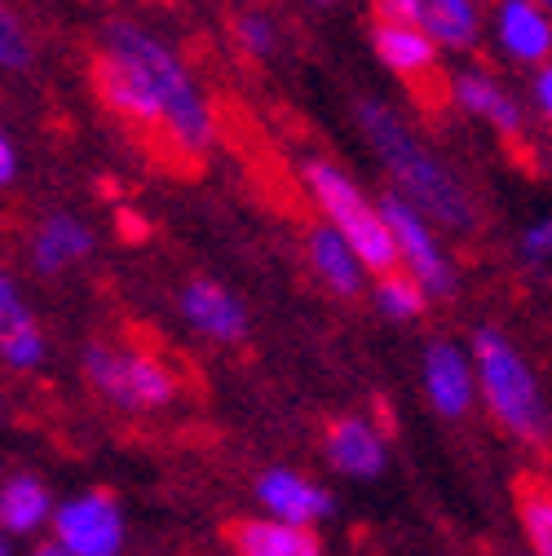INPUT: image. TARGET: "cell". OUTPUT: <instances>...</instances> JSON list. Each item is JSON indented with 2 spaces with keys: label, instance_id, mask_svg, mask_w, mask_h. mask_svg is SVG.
Here are the masks:
<instances>
[{
  "label": "cell",
  "instance_id": "obj_13",
  "mask_svg": "<svg viewBox=\"0 0 552 556\" xmlns=\"http://www.w3.org/2000/svg\"><path fill=\"white\" fill-rule=\"evenodd\" d=\"M327 464L340 472V477H354V481H372L385 472V442L380 433L359 420V415H344V420H336L327 429Z\"/></svg>",
  "mask_w": 552,
  "mask_h": 556
},
{
  "label": "cell",
  "instance_id": "obj_20",
  "mask_svg": "<svg viewBox=\"0 0 552 556\" xmlns=\"http://www.w3.org/2000/svg\"><path fill=\"white\" fill-rule=\"evenodd\" d=\"M49 513H53V500L40 477L18 472L10 481H0V530L10 539H32L49 530Z\"/></svg>",
  "mask_w": 552,
  "mask_h": 556
},
{
  "label": "cell",
  "instance_id": "obj_30",
  "mask_svg": "<svg viewBox=\"0 0 552 556\" xmlns=\"http://www.w3.org/2000/svg\"><path fill=\"white\" fill-rule=\"evenodd\" d=\"M5 552H10V534H5V530H0V556H5Z\"/></svg>",
  "mask_w": 552,
  "mask_h": 556
},
{
  "label": "cell",
  "instance_id": "obj_12",
  "mask_svg": "<svg viewBox=\"0 0 552 556\" xmlns=\"http://www.w3.org/2000/svg\"><path fill=\"white\" fill-rule=\"evenodd\" d=\"M495 40L522 66L548 62V49H552L548 10L535 5V0H500V10H495Z\"/></svg>",
  "mask_w": 552,
  "mask_h": 556
},
{
  "label": "cell",
  "instance_id": "obj_26",
  "mask_svg": "<svg viewBox=\"0 0 552 556\" xmlns=\"http://www.w3.org/2000/svg\"><path fill=\"white\" fill-rule=\"evenodd\" d=\"M522 256L530 265H543L552 256V222L548 217H535L526 230H522Z\"/></svg>",
  "mask_w": 552,
  "mask_h": 556
},
{
  "label": "cell",
  "instance_id": "obj_6",
  "mask_svg": "<svg viewBox=\"0 0 552 556\" xmlns=\"http://www.w3.org/2000/svg\"><path fill=\"white\" fill-rule=\"evenodd\" d=\"M376 207H380V217H385V226H389L398 265L425 288V296H429V301L455 296V265L447 261V252H442V243H438V226H434L411 199H402L398 190L385 194V199H376Z\"/></svg>",
  "mask_w": 552,
  "mask_h": 556
},
{
  "label": "cell",
  "instance_id": "obj_14",
  "mask_svg": "<svg viewBox=\"0 0 552 556\" xmlns=\"http://www.w3.org/2000/svg\"><path fill=\"white\" fill-rule=\"evenodd\" d=\"M305 256H310L314 278H318L327 292H336V296H359V292L367 288V265L359 261V252L344 243L327 222L305 235Z\"/></svg>",
  "mask_w": 552,
  "mask_h": 556
},
{
  "label": "cell",
  "instance_id": "obj_29",
  "mask_svg": "<svg viewBox=\"0 0 552 556\" xmlns=\"http://www.w3.org/2000/svg\"><path fill=\"white\" fill-rule=\"evenodd\" d=\"M18 177V147L10 142L5 124H0V186H10Z\"/></svg>",
  "mask_w": 552,
  "mask_h": 556
},
{
  "label": "cell",
  "instance_id": "obj_16",
  "mask_svg": "<svg viewBox=\"0 0 552 556\" xmlns=\"http://www.w3.org/2000/svg\"><path fill=\"white\" fill-rule=\"evenodd\" d=\"M230 547L243 556H318L323 539L310 526H288L279 517H248L230 526Z\"/></svg>",
  "mask_w": 552,
  "mask_h": 556
},
{
  "label": "cell",
  "instance_id": "obj_25",
  "mask_svg": "<svg viewBox=\"0 0 552 556\" xmlns=\"http://www.w3.org/2000/svg\"><path fill=\"white\" fill-rule=\"evenodd\" d=\"M235 40H239V49L248 58H269L274 49H279V31H274V23L265 14H256V10L235 18Z\"/></svg>",
  "mask_w": 552,
  "mask_h": 556
},
{
  "label": "cell",
  "instance_id": "obj_3",
  "mask_svg": "<svg viewBox=\"0 0 552 556\" xmlns=\"http://www.w3.org/2000/svg\"><path fill=\"white\" fill-rule=\"evenodd\" d=\"M468 358H473L477 397L487 402L495 420L517 442H543L548 438V397L517 344L495 327H481L468 344Z\"/></svg>",
  "mask_w": 552,
  "mask_h": 556
},
{
  "label": "cell",
  "instance_id": "obj_19",
  "mask_svg": "<svg viewBox=\"0 0 552 556\" xmlns=\"http://www.w3.org/2000/svg\"><path fill=\"white\" fill-rule=\"evenodd\" d=\"M416 27L438 49H473L481 36V10L477 0H416Z\"/></svg>",
  "mask_w": 552,
  "mask_h": 556
},
{
  "label": "cell",
  "instance_id": "obj_4",
  "mask_svg": "<svg viewBox=\"0 0 552 556\" xmlns=\"http://www.w3.org/2000/svg\"><path fill=\"white\" fill-rule=\"evenodd\" d=\"M305 186L318 203V213L327 217V226L359 252L367 274H380V269L398 265V252H393V239H389V226L380 217L376 199H367L363 186H354L350 173L327 164V160H310L305 164Z\"/></svg>",
  "mask_w": 552,
  "mask_h": 556
},
{
  "label": "cell",
  "instance_id": "obj_21",
  "mask_svg": "<svg viewBox=\"0 0 552 556\" xmlns=\"http://www.w3.org/2000/svg\"><path fill=\"white\" fill-rule=\"evenodd\" d=\"M372 301H376V309L389 318V323H416L425 309H429V296H425V288L411 278L402 265H393V269H380L376 274V283H372Z\"/></svg>",
  "mask_w": 552,
  "mask_h": 556
},
{
  "label": "cell",
  "instance_id": "obj_27",
  "mask_svg": "<svg viewBox=\"0 0 552 556\" xmlns=\"http://www.w3.org/2000/svg\"><path fill=\"white\" fill-rule=\"evenodd\" d=\"M530 106L535 115H552V66L548 62H535V72H530Z\"/></svg>",
  "mask_w": 552,
  "mask_h": 556
},
{
  "label": "cell",
  "instance_id": "obj_15",
  "mask_svg": "<svg viewBox=\"0 0 552 556\" xmlns=\"http://www.w3.org/2000/svg\"><path fill=\"white\" fill-rule=\"evenodd\" d=\"M451 93H455V106L464 111V115H473V119H481V124H491L495 132H504V137H517L522 132V102L495 80V76H487V72H460L455 80H451Z\"/></svg>",
  "mask_w": 552,
  "mask_h": 556
},
{
  "label": "cell",
  "instance_id": "obj_31",
  "mask_svg": "<svg viewBox=\"0 0 552 556\" xmlns=\"http://www.w3.org/2000/svg\"><path fill=\"white\" fill-rule=\"evenodd\" d=\"M535 5H543V10H552V0H535Z\"/></svg>",
  "mask_w": 552,
  "mask_h": 556
},
{
  "label": "cell",
  "instance_id": "obj_22",
  "mask_svg": "<svg viewBox=\"0 0 552 556\" xmlns=\"http://www.w3.org/2000/svg\"><path fill=\"white\" fill-rule=\"evenodd\" d=\"M49 354L45 331L32 318V309H18L10 318H0V363L14 367V371H36Z\"/></svg>",
  "mask_w": 552,
  "mask_h": 556
},
{
  "label": "cell",
  "instance_id": "obj_7",
  "mask_svg": "<svg viewBox=\"0 0 552 556\" xmlns=\"http://www.w3.org/2000/svg\"><path fill=\"white\" fill-rule=\"evenodd\" d=\"M49 552L66 556H115L124 547V513L106 491H85L49 513Z\"/></svg>",
  "mask_w": 552,
  "mask_h": 556
},
{
  "label": "cell",
  "instance_id": "obj_18",
  "mask_svg": "<svg viewBox=\"0 0 552 556\" xmlns=\"http://www.w3.org/2000/svg\"><path fill=\"white\" fill-rule=\"evenodd\" d=\"M89 252H93V230L72 213L45 217L32 239V265H36V274H49V278L80 265Z\"/></svg>",
  "mask_w": 552,
  "mask_h": 556
},
{
  "label": "cell",
  "instance_id": "obj_8",
  "mask_svg": "<svg viewBox=\"0 0 552 556\" xmlns=\"http://www.w3.org/2000/svg\"><path fill=\"white\" fill-rule=\"evenodd\" d=\"M425 393H429V406L438 415H447V420H460V415L473 410L477 402V380H473V358L468 350H460V344L451 340H434L425 350Z\"/></svg>",
  "mask_w": 552,
  "mask_h": 556
},
{
  "label": "cell",
  "instance_id": "obj_17",
  "mask_svg": "<svg viewBox=\"0 0 552 556\" xmlns=\"http://www.w3.org/2000/svg\"><path fill=\"white\" fill-rule=\"evenodd\" d=\"M372 49L376 58L389 66L393 76L402 80H416V76H429L438 66V45L416 27V23H372Z\"/></svg>",
  "mask_w": 552,
  "mask_h": 556
},
{
  "label": "cell",
  "instance_id": "obj_28",
  "mask_svg": "<svg viewBox=\"0 0 552 556\" xmlns=\"http://www.w3.org/2000/svg\"><path fill=\"white\" fill-rule=\"evenodd\" d=\"M372 14L380 23H416V0H372Z\"/></svg>",
  "mask_w": 552,
  "mask_h": 556
},
{
  "label": "cell",
  "instance_id": "obj_2",
  "mask_svg": "<svg viewBox=\"0 0 552 556\" xmlns=\"http://www.w3.org/2000/svg\"><path fill=\"white\" fill-rule=\"evenodd\" d=\"M359 128L372 142V151L385 160V168L393 173L398 194L416 203L434 226H447V230L477 226L473 199L460 186V177L406 128V119L398 111H389L385 102H359Z\"/></svg>",
  "mask_w": 552,
  "mask_h": 556
},
{
  "label": "cell",
  "instance_id": "obj_5",
  "mask_svg": "<svg viewBox=\"0 0 552 556\" xmlns=\"http://www.w3.org/2000/svg\"><path fill=\"white\" fill-rule=\"evenodd\" d=\"M85 376L106 402L124 410H160L177 397V380L160 358L137 350H111L102 340L85 350Z\"/></svg>",
  "mask_w": 552,
  "mask_h": 556
},
{
  "label": "cell",
  "instance_id": "obj_24",
  "mask_svg": "<svg viewBox=\"0 0 552 556\" xmlns=\"http://www.w3.org/2000/svg\"><path fill=\"white\" fill-rule=\"evenodd\" d=\"M32 58H36V49H32L23 18L0 0V72H27Z\"/></svg>",
  "mask_w": 552,
  "mask_h": 556
},
{
  "label": "cell",
  "instance_id": "obj_32",
  "mask_svg": "<svg viewBox=\"0 0 552 556\" xmlns=\"http://www.w3.org/2000/svg\"><path fill=\"white\" fill-rule=\"evenodd\" d=\"M318 5H331V0H318Z\"/></svg>",
  "mask_w": 552,
  "mask_h": 556
},
{
  "label": "cell",
  "instance_id": "obj_1",
  "mask_svg": "<svg viewBox=\"0 0 552 556\" xmlns=\"http://www.w3.org/2000/svg\"><path fill=\"white\" fill-rule=\"evenodd\" d=\"M102 49L120 53L137 76L147 80L155 111H160V128L164 137L181 151V155H203L217 142V115L203 98V89L195 85V76L186 72V62L147 27H137L128 18H115L102 27Z\"/></svg>",
  "mask_w": 552,
  "mask_h": 556
},
{
  "label": "cell",
  "instance_id": "obj_9",
  "mask_svg": "<svg viewBox=\"0 0 552 556\" xmlns=\"http://www.w3.org/2000/svg\"><path fill=\"white\" fill-rule=\"evenodd\" d=\"M256 500H261V508H265L269 517H279V521H288V526H310V530L336 513V504H331V495L323 491V485L310 481V477H301V472H292V468H269V472H261Z\"/></svg>",
  "mask_w": 552,
  "mask_h": 556
},
{
  "label": "cell",
  "instance_id": "obj_10",
  "mask_svg": "<svg viewBox=\"0 0 552 556\" xmlns=\"http://www.w3.org/2000/svg\"><path fill=\"white\" fill-rule=\"evenodd\" d=\"M181 318L209 340H222V344H239L248 336V305L213 283V278H190L181 288Z\"/></svg>",
  "mask_w": 552,
  "mask_h": 556
},
{
  "label": "cell",
  "instance_id": "obj_11",
  "mask_svg": "<svg viewBox=\"0 0 552 556\" xmlns=\"http://www.w3.org/2000/svg\"><path fill=\"white\" fill-rule=\"evenodd\" d=\"M93 89H98L102 106L115 111L120 119H128L137 128H160V111H155V98H151L147 80L137 76L120 53L102 49L93 58Z\"/></svg>",
  "mask_w": 552,
  "mask_h": 556
},
{
  "label": "cell",
  "instance_id": "obj_23",
  "mask_svg": "<svg viewBox=\"0 0 552 556\" xmlns=\"http://www.w3.org/2000/svg\"><path fill=\"white\" fill-rule=\"evenodd\" d=\"M517 521H522L526 543H530L539 556H548V552H552V500H548L543 485H526V491H522V500H517Z\"/></svg>",
  "mask_w": 552,
  "mask_h": 556
}]
</instances>
